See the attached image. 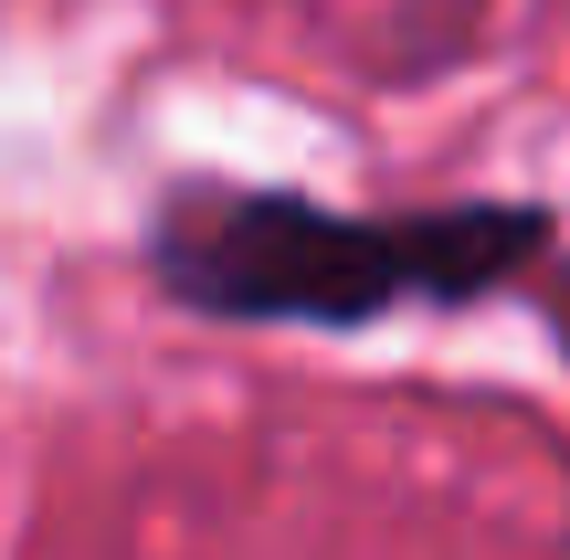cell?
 <instances>
[{
    "mask_svg": "<svg viewBox=\"0 0 570 560\" xmlns=\"http://www.w3.org/2000/svg\"><path fill=\"white\" fill-rule=\"evenodd\" d=\"M550 254L539 212H412V223H360L285 190H180L148 233V265L180 307L212 317H317L360 328L412 296H497Z\"/></svg>",
    "mask_w": 570,
    "mask_h": 560,
    "instance_id": "1",
    "label": "cell"
}]
</instances>
